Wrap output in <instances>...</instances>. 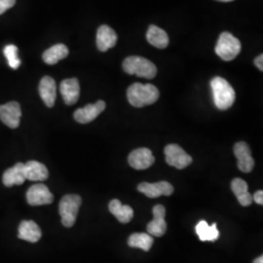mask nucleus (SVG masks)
Here are the masks:
<instances>
[{"mask_svg":"<svg viewBox=\"0 0 263 263\" xmlns=\"http://www.w3.org/2000/svg\"><path fill=\"white\" fill-rule=\"evenodd\" d=\"M241 42L238 38L229 32H222L217 40L216 53L217 56L226 62L234 60L241 52Z\"/></svg>","mask_w":263,"mask_h":263,"instance_id":"4","label":"nucleus"},{"mask_svg":"<svg viewBox=\"0 0 263 263\" xmlns=\"http://www.w3.org/2000/svg\"><path fill=\"white\" fill-rule=\"evenodd\" d=\"M117 43V34L112 28L106 25L101 26L97 32V47L102 51L106 52L107 50L114 47Z\"/></svg>","mask_w":263,"mask_h":263,"instance_id":"15","label":"nucleus"},{"mask_svg":"<svg viewBox=\"0 0 263 263\" xmlns=\"http://www.w3.org/2000/svg\"><path fill=\"white\" fill-rule=\"evenodd\" d=\"M53 194L49 188L42 183L32 185L27 192V201L30 206L49 205L53 202Z\"/></svg>","mask_w":263,"mask_h":263,"instance_id":"7","label":"nucleus"},{"mask_svg":"<svg viewBox=\"0 0 263 263\" xmlns=\"http://www.w3.org/2000/svg\"><path fill=\"white\" fill-rule=\"evenodd\" d=\"M217 1H221V2H230V1H233V0H217Z\"/></svg>","mask_w":263,"mask_h":263,"instance_id":"31","label":"nucleus"},{"mask_svg":"<svg viewBox=\"0 0 263 263\" xmlns=\"http://www.w3.org/2000/svg\"><path fill=\"white\" fill-rule=\"evenodd\" d=\"M26 178L31 181H43L49 177V172L45 165L37 161H29L25 164Z\"/></svg>","mask_w":263,"mask_h":263,"instance_id":"20","label":"nucleus"},{"mask_svg":"<svg viewBox=\"0 0 263 263\" xmlns=\"http://www.w3.org/2000/svg\"><path fill=\"white\" fill-rule=\"evenodd\" d=\"M146 39L152 46L158 49H165L169 44V36L165 30L152 25L146 33Z\"/></svg>","mask_w":263,"mask_h":263,"instance_id":"22","label":"nucleus"},{"mask_svg":"<svg viewBox=\"0 0 263 263\" xmlns=\"http://www.w3.org/2000/svg\"><path fill=\"white\" fill-rule=\"evenodd\" d=\"M68 49L65 44H56L54 46L47 49L43 55L42 59L47 65H56L59 61L65 59L68 56Z\"/></svg>","mask_w":263,"mask_h":263,"instance_id":"23","label":"nucleus"},{"mask_svg":"<svg viewBox=\"0 0 263 263\" xmlns=\"http://www.w3.org/2000/svg\"><path fill=\"white\" fill-rule=\"evenodd\" d=\"M214 103L220 110L230 108L235 102L236 94L232 86L224 78L216 76L211 81Z\"/></svg>","mask_w":263,"mask_h":263,"instance_id":"2","label":"nucleus"},{"mask_svg":"<svg viewBox=\"0 0 263 263\" xmlns=\"http://www.w3.org/2000/svg\"><path fill=\"white\" fill-rule=\"evenodd\" d=\"M165 156L168 165L182 170L192 163V157L183 151L179 144L172 143L165 147Z\"/></svg>","mask_w":263,"mask_h":263,"instance_id":"6","label":"nucleus"},{"mask_svg":"<svg viewBox=\"0 0 263 263\" xmlns=\"http://www.w3.org/2000/svg\"><path fill=\"white\" fill-rule=\"evenodd\" d=\"M16 3V0H0V15L12 8Z\"/></svg>","mask_w":263,"mask_h":263,"instance_id":"27","label":"nucleus"},{"mask_svg":"<svg viewBox=\"0 0 263 263\" xmlns=\"http://www.w3.org/2000/svg\"><path fill=\"white\" fill-rule=\"evenodd\" d=\"M138 190L148 198H158L162 195H172L174 187L168 181H159L156 183L142 182L138 186Z\"/></svg>","mask_w":263,"mask_h":263,"instance_id":"12","label":"nucleus"},{"mask_svg":"<svg viewBox=\"0 0 263 263\" xmlns=\"http://www.w3.org/2000/svg\"><path fill=\"white\" fill-rule=\"evenodd\" d=\"M254 263H263V256L260 255L259 257H257L256 259H254Z\"/></svg>","mask_w":263,"mask_h":263,"instance_id":"30","label":"nucleus"},{"mask_svg":"<svg viewBox=\"0 0 263 263\" xmlns=\"http://www.w3.org/2000/svg\"><path fill=\"white\" fill-rule=\"evenodd\" d=\"M254 65L257 66V68L262 71L263 70V55L256 57L254 60Z\"/></svg>","mask_w":263,"mask_h":263,"instance_id":"29","label":"nucleus"},{"mask_svg":"<svg viewBox=\"0 0 263 263\" xmlns=\"http://www.w3.org/2000/svg\"><path fill=\"white\" fill-rule=\"evenodd\" d=\"M123 69L126 73L146 79H152L157 74V67L145 58L139 56L128 57L123 62Z\"/></svg>","mask_w":263,"mask_h":263,"instance_id":"3","label":"nucleus"},{"mask_svg":"<svg viewBox=\"0 0 263 263\" xmlns=\"http://www.w3.org/2000/svg\"><path fill=\"white\" fill-rule=\"evenodd\" d=\"M41 230L39 226L32 220H24L19 226L18 237L22 240L30 243H36L41 238Z\"/></svg>","mask_w":263,"mask_h":263,"instance_id":"18","label":"nucleus"},{"mask_svg":"<svg viewBox=\"0 0 263 263\" xmlns=\"http://www.w3.org/2000/svg\"><path fill=\"white\" fill-rule=\"evenodd\" d=\"M128 162L134 169H148L155 162V157L153 156L151 149L141 147L132 151L128 157Z\"/></svg>","mask_w":263,"mask_h":263,"instance_id":"10","label":"nucleus"},{"mask_svg":"<svg viewBox=\"0 0 263 263\" xmlns=\"http://www.w3.org/2000/svg\"><path fill=\"white\" fill-rule=\"evenodd\" d=\"M81 203L82 199L76 194H68L63 197L59 205V212L62 217L63 226L66 227L74 226Z\"/></svg>","mask_w":263,"mask_h":263,"instance_id":"5","label":"nucleus"},{"mask_svg":"<svg viewBox=\"0 0 263 263\" xmlns=\"http://www.w3.org/2000/svg\"><path fill=\"white\" fill-rule=\"evenodd\" d=\"M105 109L104 101H98L96 104H87L84 107L77 109L73 116L78 123L87 124L92 122Z\"/></svg>","mask_w":263,"mask_h":263,"instance_id":"13","label":"nucleus"},{"mask_svg":"<svg viewBox=\"0 0 263 263\" xmlns=\"http://www.w3.org/2000/svg\"><path fill=\"white\" fill-rule=\"evenodd\" d=\"M109 212L115 216L121 223L130 222L134 216V211L128 205H122L118 199H113L109 202Z\"/></svg>","mask_w":263,"mask_h":263,"instance_id":"21","label":"nucleus"},{"mask_svg":"<svg viewBox=\"0 0 263 263\" xmlns=\"http://www.w3.org/2000/svg\"><path fill=\"white\" fill-rule=\"evenodd\" d=\"M195 230L199 239L203 242H215L219 237V231L217 229L216 223H214L213 226H209L207 221L201 220L195 227Z\"/></svg>","mask_w":263,"mask_h":263,"instance_id":"24","label":"nucleus"},{"mask_svg":"<svg viewBox=\"0 0 263 263\" xmlns=\"http://www.w3.org/2000/svg\"><path fill=\"white\" fill-rule=\"evenodd\" d=\"M234 154L238 168L244 173H251L254 169V161L250 146L245 141H239L234 145Z\"/></svg>","mask_w":263,"mask_h":263,"instance_id":"9","label":"nucleus"},{"mask_svg":"<svg viewBox=\"0 0 263 263\" xmlns=\"http://www.w3.org/2000/svg\"><path fill=\"white\" fill-rule=\"evenodd\" d=\"M26 180L27 178H26L25 164L23 163H17L12 168L5 171L2 177L3 184L7 187L23 184Z\"/></svg>","mask_w":263,"mask_h":263,"instance_id":"17","label":"nucleus"},{"mask_svg":"<svg viewBox=\"0 0 263 263\" xmlns=\"http://www.w3.org/2000/svg\"><path fill=\"white\" fill-rule=\"evenodd\" d=\"M253 201L258 205H263V191L258 190L253 195Z\"/></svg>","mask_w":263,"mask_h":263,"instance_id":"28","label":"nucleus"},{"mask_svg":"<svg viewBox=\"0 0 263 263\" xmlns=\"http://www.w3.org/2000/svg\"><path fill=\"white\" fill-rule=\"evenodd\" d=\"M60 91L67 105L76 104L80 96V85L76 78H69L62 81Z\"/></svg>","mask_w":263,"mask_h":263,"instance_id":"14","label":"nucleus"},{"mask_svg":"<svg viewBox=\"0 0 263 263\" xmlns=\"http://www.w3.org/2000/svg\"><path fill=\"white\" fill-rule=\"evenodd\" d=\"M231 189L234 193L239 203L244 206L249 207L253 203V196L249 192L248 183L242 179H234L231 182Z\"/></svg>","mask_w":263,"mask_h":263,"instance_id":"19","label":"nucleus"},{"mask_svg":"<svg viewBox=\"0 0 263 263\" xmlns=\"http://www.w3.org/2000/svg\"><path fill=\"white\" fill-rule=\"evenodd\" d=\"M9 66L13 69H17L21 65V60L18 57V48L15 45H7L3 50Z\"/></svg>","mask_w":263,"mask_h":263,"instance_id":"26","label":"nucleus"},{"mask_svg":"<svg viewBox=\"0 0 263 263\" xmlns=\"http://www.w3.org/2000/svg\"><path fill=\"white\" fill-rule=\"evenodd\" d=\"M159 97V90L152 84L134 83L127 90L128 101L135 107L153 104L158 101Z\"/></svg>","mask_w":263,"mask_h":263,"instance_id":"1","label":"nucleus"},{"mask_svg":"<svg viewBox=\"0 0 263 263\" xmlns=\"http://www.w3.org/2000/svg\"><path fill=\"white\" fill-rule=\"evenodd\" d=\"M39 95L48 107H53L57 97V85L50 76H44L39 83Z\"/></svg>","mask_w":263,"mask_h":263,"instance_id":"16","label":"nucleus"},{"mask_svg":"<svg viewBox=\"0 0 263 263\" xmlns=\"http://www.w3.org/2000/svg\"><path fill=\"white\" fill-rule=\"evenodd\" d=\"M153 237L148 233H134L128 239V245L132 248H139L148 252L153 245Z\"/></svg>","mask_w":263,"mask_h":263,"instance_id":"25","label":"nucleus"},{"mask_svg":"<svg viewBox=\"0 0 263 263\" xmlns=\"http://www.w3.org/2000/svg\"><path fill=\"white\" fill-rule=\"evenodd\" d=\"M21 116L22 110L17 102H10L0 105V119L9 128L16 129L19 127Z\"/></svg>","mask_w":263,"mask_h":263,"instance_id":"8","label":"nucleus"},{"mask_svg":"<svg viewBox=\"0 0 263 263\" xmlns=\"http://www.w3.org/2000/svg\"><path fill=\"white\" fill-rule=\"evenodd\" d=\"M153 220L147 224V232L151 236L162 237L167 231V222L165 220L166 209L162 205L153 208Z\"/></svg>","mask_w":263,"mask_h":263,"instance_id":"11","label":"nucleus"}]
</instances>
